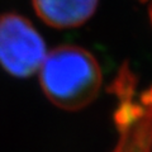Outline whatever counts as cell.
<instances>
[{"label":"cell","mask_w":152,"mask_h":152,"mask_svg":"<svg viewBox=\"0 0 152 152\" xmlns=\"http://www.w3.org/2000/svg\"><path fill=\"white\" fill-rule=\"evenodd\" d=\"M39 76L47 98L66 110L86 107L96 98L102 86L98 61L77 46H60L47 53Z\"/></svg>","instance_id":"1"},{"label":"cell","mask_w":152,"mask_h":152,"mask_svg":"<svg viewBox=\"0 0 152 152\" xmlns=\"http://www.w3.org/2000/svg\"><path fill=\"white\" fill-rule=\"evenodd\" d=\"M47 56L43 38L24 17L7 13L0 17V65L17 77L39 71Z\"/></svg>","instance_id":"2"},{"label":"cell","mask_w":152,"mask_h":152,"mask_svg":"<svg viewBox=\"0 0 152 152\" xmlns=\"http://www.w3.org/2000/svg\"><path fill=\"white\" fill-rule=\"evenodd\" d=\"M37 15L53 28H72L93 15L98 0H32Z\"/></svg>","instance_id":"3"},{"label":"cell","mask_w":152,"mask_h":152,"mask_svg":"<svg viewBox=\"0 0 152 152\" xmlns=\"http://www.w3.org/2000/svg\"><path fill=\"white\" fill-rule=\"evenodd\" d=\"M147 1H148V10H150V17L152 22V0H147Z\"/></svg>","instance_id":"4"}]
</instances>
